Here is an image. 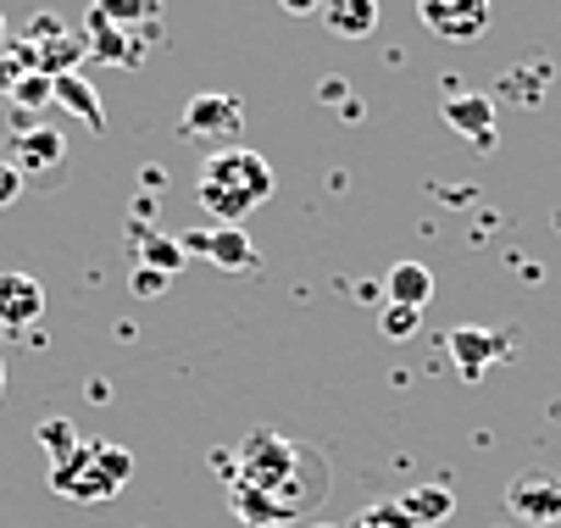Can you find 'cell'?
Wrapping results in <instances>:
<instances>
[{"mask_svg": "<svg viewBox=\"0 0 561 528\" xmlns=\"http://www.w3.org/2000/svg\"><path fill=\"white\" fill-rule=\"evenodd\" d=\"M233 484H251L262 490L284 523H300L311 517L317 506L329 501V484H334V468L317 445H300L278 428H251L245 445L233 450Z\"/></svg>", "mask_w": 561, "mask_h": 528, "instance_id": "6da1fadb", "label": "cell"}, {"mask_svg": "<svg viewBox=\"0 0 561 528\" xmlns=\"http://www.w3.org/2000/svg\"><path fill=\"white\" fill-rule=\"evenodd\" d=\"M134 479V457L112 439H78L67 457L50 462V490L72 506H106Z\"/></svg>", "mask_w": 561, "mask_h": 528, "instance_id": "3957f363", "label": "cell"}, {"mask_svg": "<svg viewBox=\"0 0 561 528\" xmlns=\"http://www.w3.org/2000/svg\"><path fill=\"white\" fill-rule=\"evenodd\" d=\"M0 401H7V361H0Z\"/></svg>", "mask_w": 561, "mask_h": 528, "instance_id": "f1b7e54d", "label": "cell"}, {"mask_svg": "<svg viewBox=\"0 0 561 528\" xmlns=\"http://www.w3.org/2000/svg\"><path fill=\"white\" fill-rule=\"evenodd\" d=\"M506 512L517 517V523H528V528H550L556 517H561V479L556 473H517L512 484H506Z\"/></svg>", "mask_w": 561, "mask_h": 528, "instance_id": "ba28073f", "label": "cell"}, {"mask_svg": "<svg viewBox=\"0 0 561 528\" xmlns=\"http://www.w3.org/2000/svg\"><path fill=\"white\" fill-rule=\"evenodd\" d=\"M18 195H23V173H18V168H12L7 157H0V211H7V206H12Z\"/></svg>", "mask_w": 561, "mask_h": 528, "instance_id": "d4e9b609", "label": "cell"}, {"mask_svg": "<svg viewBox=\"0 0 561 528\" xmlns=\"http://www.w3.org/2000/svg\"><path fill=\"white\" fill-rule=\"evenodd\" d=\"M545 79H550V67H539V72H534V90H539ZM501 95H528V72H512V79L501 84Z\"/></svg>", "mask_w": 561, "mask_h": 528, "instance_id": "484cf974", "label": "cell"}, {"mask_svg": "<svg viewBox=\"0 0 561 528\" xmlns=\"http://www.w3.org/2000/svg\"><path fill=\"white\" fill-rule=\"evenodd\" d=\"M150 39H156V34L112 28V23H101L95 12H90V23H84V45H90V56H101V61H112V67H139V56H145Z\"/></svg>", "mask_w": 561, "mask_h": 528, "instance_id": "7c38bea8", "label": "cell"}, {"mask_svg": "<svg viewBox=\"0 0 561 528\" xmlns=\"http://www.w3.org/2000/svg\"><path fill=\"white\" fill-rule=\"evenodd\" d=\"M445 123H450L456 134H467L478 150L495 145V101H490V95H450V101H445Z\"/></svg>", "mask_w": 561, "mask_h": 528, "instance_id": "4fadbf2b", "label": "cell"}, {"mask_svg": "<svg viewBox=\"0 0 561 528\" xmlns=\"http://www.w3.org/2000/svg\"><path fill=\"white\" fill-rule=\"evenodd\" d=\"M417 18H423L428 34H439L450 45H467L478 34H490L495 7H490V0H417Z\"/></svg>", "mask_w": 561, "mask_h": 528, "instance_id": "52a82bcc", "label": "cell"}, {"mask_svg": "<svg viewBox=\"0 0 561 528\" xmlns=\"http://www.w3.org/2000/svg\"><path fill=\"white\" fill-rule=\"evenodd\" d=\"M50 101L56 106H67L78 123H84V128H106V112H101V95L90 90V79H84V72H61V79H50Z\"/></svg>", "mask_w": 561, "mask_h": 528, "instance_id": "5bb4252c", "label": "cell"}, {"mask_svg": "<svg viewBox=\"0 0 561 528\" xmlns=\"http://www.w3.org/2000/svg\"><path fill=\"white\" fill-rule=\"evenodd\" d=\"M278 12L284 18H317V12H323V0H278Z\"/></svg>", "mask_w": 561, "mask_h": 528, "instance_id": "4316f807", "label": "cell"}, {"mask_svg": "<svg viewBox=\"0 0 561 528\" xmlns=\"http://www.w3.org/2000/svg\"><path fill=\"white\" fill-rule=\"evenodd\" d=\"M323 28L334 39H367L378 28V0H323Z\"/></svg>", "mask_w": 561, "mask_h": 528, "instance_id": "9a60e30c", "label": "cell"}, {"mask_svg": "<svg viewBox=\"0 0 561 528\" xmlns=\"http://www.w3.org/2000/svg\"><path fill=\"white\" fill-rule=\"evenodd\" d=\"M450 356H456V372L467 384H478L490 372V361L512 356V334H495V329H478V323H461L450 329Z\"/></svg>", "mask_w": 561, "mask_h": 528, "instance_id": "30bf717a", "label": "cell"}, {"mask_svg": "<svg viewBox=\"0 0 561 528\" xmlns=\"http://www.w3.org/2000/svg\"><path fill=\"white\" fill-rule=\"evenodd\" d=\"M179 134L206 145V150H228V145H239V134H245V106H239V95H228V90H206V95H195L184 106Z\"/></svg>", "mask_w": 561, "mask_h": 528, "instance_id": "277c9868", "label": "cell"}, {"mask_svg": "<svg viewBox=\"0 0 561 528\" xmlns=\"http://www.w3.org/2000/svg\"><path fill=\"white\" fill-rule=\"evenodd\" d=\"M556 234H561V211H556Z\"/></svg>", "mask_w": 561, "mask_h": 528, "instance_id": "1f68e13d", "label": "cell"}, {"mask_svg": "<svg viewBox=\"0 0 561 528\" xmlns=\"http://www.w3.org/2000/svg\"><path fill=\"white\" fill-rule=\"evenodd\" d=\"M311 528H340V523H311Z\"/></svg>", "mask_w": 561, "mask_h": 528, "instance_id": "4dcf8cb0", "label": "cell"}, {"mask_svg": "<svg viewBox=\"0 0 561 528\" xmlns=\"http://www.w3.org/2000/svg\"><path fill=\"white\" fill-rule=\"evenodd\" d=\"M383 289H389V307H412V312H423L428 300H434V273H428L423 262H394L389 278H383Z\"/></svg>", "mask_w": 561, "mask_h": 528, "instance_id": "2e32d148", "label": "cell"}, {"mask_svg": "<svg viewBox=\"0 0 561 528\" xmlns=\"http://www.w3.org/2000/svg\"><path fill=\"white\" fill-rule=\"evenodd\" d=\"M0 106H7V95H0Z\"/></svg>", "mask_w": 561, "mask_h": 528, "instance_id": "d6a6232c", "label": "cell"}, {"mask_svg": "<svg viewBox=\"0 0 561 528\" xmlns=\"http://www.w3.org/2000/svg\"><path fill=\"white\" fill-rule=\"evenodd\" d=\"M18 173H23V184L34 179V184H61V173H67V139L56 134V128H45V123H34V128H23L18 139H12V157H7Z\"/></svg>", "mask_w": 561, "mask_h": 528, "instance_id": "8992f818", "label": "cell"}, {"mask_svg": "<svg viewBox=\"0 0 561 528\" xmlns=\"http://www.w3.org/2000/svg\"><path fill=\"white\" fill-rule=\"evenodd\" d=\"M400 506L412 512L417 528H428V523H445V517L456 512V495H450V484H417V490L400 495Z\"/></svg>", "mask_w": 561, "mask_h": 528, "instance_id": "d6986e66", "label": "cell"}, {"mask_svg": "<svg viewBox=\"0 0 561 528\" xmlns=\"http://www.w3.org/2000/svg\"><path fill=\"white\" fill-rule=\"evenodd\" d=\"M101 23H112V28H145V34H156V18H162V0H95L90 7Z\"/></svg>", "mask_w": 561, "mask_h": 528, "instance_id": "ac0fdd59", "label": "cell"}, {"mask_svg": "<svg viewBox=\"0 0 561 528\" xmlns=\"http://www.w3.org/2000/svg\"><path fill=\"white\" fill-rule=\"evenodd\" d=\"M0 50H7V18H0Z\"/></svg>", "mask_w": 561, "mask_h": 528, "instance_id": "f546056e", "label": "cell"}, {"mask_svg": "<svg viewBox=\"0 0 561 528\" xmlns=\"http://www.w3.org/2000/svg\"><path fill=\"white\" fill-rule=\"evenodd\" d=\"M351 528H417V523H412V512L400 506V501H373Z\"/></svg>", "mask_w": 561, "mask_h": 528, "instance_id": "44dd1931", "label": "cell"}, {"mask_svg": "<svg viewBox=\"0 0 561 528\" xmlns=\"http://www.w3.org/2000/svg\"><path fill=\"white\" fill-rule=\"evenodd\" d=\"M23 50L34 56V67L45 72V79H61V72H78V61H84V34H67L61 28V18H50V12H39L34 23H28V39H23Z\"/></svg>", "mask_w": 561, "mask_h": 528, "instance_id": "5b68a950", "label": "cell"}, {"mask_svg": "<svg viewBox=\"0 0 561 528\" xmlns=\"http://www.w3.org/2000/svg\"><path fill=\"white\" fill-rule=\"evenodd\" d=\"M184 245L179 240H168V234H156V229H134V267H156V273H168V278H179L184 273Z\"/></svg>", "mask_w": 561, "mask_h": 528, "instance_id": "e0dca14e", "label": "cell"}, {"mask_svg": "<svg viewBox=\"0 0 561 528\" xmlns=\"http://www.w3.org/2000/svg\"><path fill=\"white\" fill-rule=\"evenodd\" d=\"M323 95H329V101H345V106H351V95H345V84H340V79H329V84H323Z\"/></svg>", "mask_w": 561, "mask_h": 528, "instance_id": "83f0119b", "label": "cell"}, {"mask_svg": "<svg viewBox=\"0 0 561 528\" xmlns=\"http://www.w3.org/2000/svg\"><path fill=\"white\" fill-rule=\"evenodd\" d=\"M7 106H23V112H39V106H50V79L39 67H28L23 79L7 90Z\"/></svg>", "mask_w": 561, "mask_h": 528, "instance_id": "ffe728a7", "label": "cell"}, {"mask_svg": "<svg viewBox=\"0 0 561 528\" xmlns=\"http://www.w3.org/2000/svg\"><path fill=\"white\" fill-rule=\"evenodd\" d=\"M179 245H184V256H206L222 273H256V262H262L245 229H201V234H179Z\"/></svg>", "mask_w": 561, "mask_h": 528, "instance_id": "9c48e42d", "label": "cell"}, {"mask_svg": "<svg viewBox=\"0 0 561 528\" xmlns=\"http://www.w3.org/2000/svg\"><path fill=\"white\" fill-rule=\"evenodd\" d=\"M273 168L267 157H256V150L245 145H228V150H206L201 162V179H195V200L206 217H217L222 229H239L251 211H262L273 200Z\"/></svg>", "mask_w": 561, "mask_h": 528, "instance_id": "7a4b0ae2", "label": "cell"}, {"mask_svg": "<svg viewBox=\"0 0 561 528\" xmlns=\"http://www.w3.org/2000/svg\"><path fill=\"white\" fill-rule=\"evenodd\" d=\"M417 318L423 312H412V307H389L383 312V340H412L417 334Z\"/></svg>", "mask_w": 561, "mask_h": 528, "instance_id": "cb8c5ba5", "label": "cell"}, {"mask_svg": "<svg viewBox=\"0 0 561 528\" xmlns=\"http://www.w3.org/2000/svg\"><path fill=\"white\" fill-rule=\"evenodd\" d=\"M45 318V284L28 273H0V329H34Z\"/></svg>", "mask_w": 561, "mask_h": 528, "instance_id": "8fae6325", "label": "cell"}, {"mask_svg": "<svg viewBox=\"0 0 561 528\" xmlns=\"http://www.w3.org/2000/svg\"><path fill=\"white\" fill-rule=\"evenodd\" d=\"M168 284H173V278H168V273H156V267H134V273H128V289H134L139 300L168 295Z\"/></svg>", "mask_w": 561, "mask_h": 528, "instance_id": "603a6c76", "label": "cell"}, {"mask_svg": "<svg viewBox=\"0 0 561 528\" xmlns=\"http://www.w3.org/2000/svg\"><path fill=\"white\" fill-rule=\"evenodd\" d=\"M39 445L50 450V462H56V457H67V450L78 445V434H72V423L50 417V423H39Z\"/></svg>", "mask_w": 561, "mask_h": 528, "instance_id": "7402d4cb", "label": "cell"}]
</instances>
